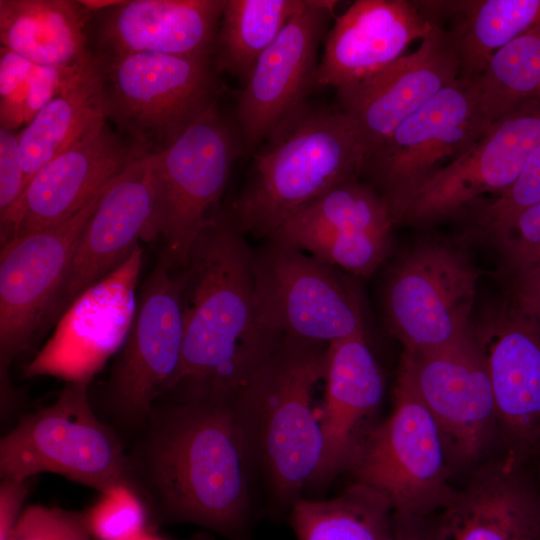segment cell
<instances>
[{"mask_svg":"<svg viewBox=\"0 0 540 540\" xmlns=\"http://www.w3.org/2000/svg\"><path fill=\"white\" fill-rule=\"evenodd\" d=\"M128 454L131 485L159 520L244 540L250 523V460L234 401L155 405Z\"/></svg>","mask_w":540,"mask_h":540,"instance_id":"6da1fadb","label":"cell"},{"mask_svg":"<svg viewBox=\"0 0 540 540\" xmlns=\"http://www.w3.org/2000/svg\"><path fill=\"white\" fill-rule=\"evenodd\" d=\"M183 307L174 401H234L278 345L281 335L260 312L253 250L228 212H219L176 270Z\"/></svg>","mask_w":540,"mask_h":540,"instance_id":"7a4b0ae2","label":"cell"},{"mask_svg":"<svg viewBox=\"0 0 540 540\" xmlns=\"http://www.w3.org/2000/svg\"><path fill=\"white\" fill-rule=\"evenodd\" d=\"M329 344L282 336L234 400L250 460L266 476L275 502L290 506L313 478L323 452L321 406Z\"/></svg>","mask_w":540,"mask_h":540,"instance_id":"3957f363","label":"cell"},{"mask_svg":"<svg viewBox=\"0 0 540 540\" xmlns=\"http://www.w3.org/2000/svg\"><path fill=\"white\" fill-rule=\"evenodd\" d=\"M364 163L347 117L305 104L266 139L229 213L242 234L267 239L331 188L360 178Z\"/></svg>","mask_w":540,"mask_h":540,"instance_id":"277c9868","label":"cell"},{"mask_svg":"<svg viewBox=\"0 0 540 540\" xmlns=\"http://www.w3.org/2000/svg\"><path fill=\"white\" fill-rule=\"evenodd\" d=\"M243 150L237 125L216 103L153 155L155 196L148 241L161 240L160 259L172 270L186 264L197 237L220 212L233 164Z\"/></svg>","mask_w":540,"mask_h":540,"instance_id":"5b68a950","label":"cell"},{"mask_svg":"<svg viewBox=\"0 0 540 540\" xmlns=\"http://www.w3.org/2000/svg\"><path fill=\"white\" fill-rule=\"evenodd\" d=\"M100 63L105 119L138 155L162 152L218 103L212 59L137 53Z\"/></svg>","mask_w":540,"mask_h":540,"instance_id":"8992f818","label":"cell"},{"mask_svg":"<svg viewBox=\"0 0 540 540\" xmlns=\"http://www.w3.org/2000/svg\"><path fill=\"white\" fill-rule=\"evenodd\" d=\"M88 385L66 383L55 402L24 415L1 438V479L23 481L48 472L100 493L131 485L128 454L93 412Z\"/></svg>","mask_w":540,"mask_h":540,"instance_id":"52a82bcc","label":"cell"},{"mask_svg":"<svg viewBox=\"0 0 540 540\" xmlns=\"http://www.w3.org/2000/svg\"><path fill=\"white\" fill-rule=\"evenodd\" d=\"M394 407L361 440L347 470L379 492L394 514L426 518L452 498L448 457L439 428L400 361Z\"/></svg>","mask_w":540,"mask_h":540,"instance_id":"ba28073f","label":"cell"},{"mask_svg":"<svg viewBox=\"0 0 540 540\" xmlns=\"http://www.w3.org/2000/svg\"><path fill=\"white\" fill-rule=\"evenodd\" d=\"M480 276L467 252L449 241H424L404 253L383 287L386 322L404 352H431L462 337Z\"/></svg>","mask_w":540,"mask_h":540,"instance_id":"9c48e42d","label":"cell"},{"mask_svg":"<svg viewBox=\"0 0 540 540\" xmlns=\"http://www.w3.org/2000/svg\"><path fill=\"white\" fill-rule=\"evenodd\" d=\"M253 269L260 312L279 335L325 344L365 335L347 272L274 238L253 251Z\"/></svg>","mask_w":540,"mask_h":540,"instance_id":"30bf717a","label":"cell"},{"mask_svg":"<svg viewBox=\"0 0 540 540\" xmlns=\"http://www.w3.org/2000/svg\"><path fill=\"white\" fill-rule=\"evenodd\" d=\"M105 189L66 220L1 245L0 379L5 410L12 404L9 368L46 330L78 238Z\"/></svg>","mask_w":540,"mask_h":540,"instance_id":"8fae6325","label":"cell"},{"mask_svg":"<svg viewBox=\"0 0 540 540\" xmlns=\"http://www.w3.org/2000/svg\"><path fill=\"white\" fill-rule=\"evenodd\" d=\"M490 124L474 81L458 78L386 138L366 159L362 175L392 212L426 179L465 153Z\"/></svg>","mask_w":540,"mask_h":540,"instance_id":"7c38bea8","label":"cell"},{"mask_svg":"<svg viewBox=\"0 0 540 540\" xmlns=\"http://www.w3.org/2000/svg\"><path fill=\"white\" fill-rule=\"evenodd\" d=\"M183 307L178 273L161 259L143 281L130 332L107 383L112 416L142 428L181 364Z\"/></svg>","mask_w":540,"mask_h":540,"instance_id":"4fadbf2b","label":"cell"},{"mask_svg":"<svg viewBox=\"0 0 540 540\" xmlns=\"http://www.w3.org/2000/svg\"><path fill=\"white\" fill-rule=\"evenodd\" d=\"M540 145V107L493 121L480 139L411 192L391 212L394 225H430L508 189Z\"/></svg>","mask_w":540,"mask_h":540,"instance_id":"5bb4252c","label":"cell"},{"mask_svg":"<svg viewBox=\"0 0 540 540\" xmlns=\"http://www.w3.org/2000/svg\"><path fill=\"white\" fill-rule=\"evenodd\" d=\"M142 258L139 244L73 301L24 367L25 378L52 376L66 383H90L126 342L137 309Z\"/></svg>","mask_w":540,"mask_h":540,"instance_id":"9a60e30c","label":"cell"},{"mask_svg":"<svg viewBox=\"0 0 540 540\" xmlns=\"http://www.w3.org/2000/svg\"><path fill=\"white\" fill-rule=\"evenodd\" d=\"M434 418L449 461L468 464L487 446L497 423L493 391L483 355L469 330L437 350L401 360Z\"/></svg>","mask_w":540,"mask_h":540,"instance_id":"2e32d148","label":"cell"},{"mask_svg":"<svg viewBox=\"0 0 540 540\" xmlns=\"http://www.w3.org/2000/svg\"><path fill=\"white\" fill-rule=\"evenodd\" d=\"M393 226L385 199L357 178L316 198L268 238L351 275L369 277L389 256Z\"/></svg>","mask_w":540,"mask_h":540,"instance_id":"e0dca14e","label":"cell"},{"mask_svg":"<svg viewBox=\"0 0 540 540\" xmlns=\"http://www.w3.org/2000/svg\"><path fill=\"white\" fill-rule=\"evenodd\" d=\"M337 1L308 0L260 55L239 95L237 127L245 150L268 139L304 105Z\"/></svg>","mask_w":540,"mask_h":540,"instance_id":"ac0fdd59","label":"cell"},{"mask_svg":"<svg viewBox=\"0 0 540 540\" xmlns=\"http://www.w3.org/2000/svg\"><path fill=\"white\" fill-rule=\"evenodd\" d=\"M459 78V64L443 26L412 53L378 72L336 89L340 110L351 123L366 159L407 118Z\"/></svg>","mask_w":540,"mask_h":540,"instance_id":"d6986e66","label":"cell"},{"mask_svg":"<svg viewBox=\"0 0 540 540\" xmlns=\"http://www.w3.org/2000/svg\"><path fill=\"white\" fill-rule=\"evenodd\" d=\"M153 155H139L108 184L78 238L46 329L87 288L107 276L148 241L154 212Z\"/></svg>","mask_w":540,"mask_h":540,"instance_id":"ffe728a7","label":"cell"},{"mask_svg":"<svg viewBox=\"0 0 540 540\" xmlns=\"http://www.w3.org/2000/svg\"><path fill=\"white\" fill-rule=\"evenodd\" d=\"M471 331L488 371L510 454L540 444V329L514 303L490 309Z\"/></svg>","mask_w":540,"mask_h":540,"instance_id":"44dd1931","label":"cell"},{"mask_svg":"<svg viewBox=\"0 0 540 540\" xmlns=\"http://www.w3.org/2000/svg\"><path fill=\"white\" fill-rule=\"evenodd\" d=\"M136 156L106 120L99 122L32 177L15 209L8 241L71 217Z\"/></svg>","mask_w":540,"mask_h":540,"instance_id":"7402d4cb","label":"cell"},{"mask_svg":"<svg viewBox=\"0 0 540 540\" xmlns=\"http://www.w3.org/2000/svg\"><path fill=\"white\" fill-rule=\"evenodd\" d=\"M225 0L115 1L97 13V59L137 53L212 59Z\"/></svg>","mask_w":540,"mask_h":540,"instance_id":"603a6c76","label":"cell"},{"mask_svg":"<svg viewBox=\"0 0 540 540\" xmlns=\"http://www.w3.org/2000/svg\"><path fill=\"white\" fill-rule=\"evenodd\" d=\"M417 1L357 0L328 30L315 86L358 82L402 57L414 41L439 27Z\"/></svg>","mask_w":540,"mask_h":540,"instance_id":"cb8c5ba5","label":"cell"},{"mask_svg":"<svg viewBox=\"0 0 540 540\" xmlns=\"http://www.w3.org/2000/svg\"><path fill=\"white\" fill-rule=\"evenodd\" d=\"M321 404L323 452L308 486L324 487L348 469L384 394L382 371L365 335L334 341L327 351Z\"/></svg>","mask_w":540,"mask_h":540,"instance_id":"d4e9b609","label":"cell"},{"mask_svg":"<svg viewBox=\"0 0 540 540\" xmlns=\"http://www.w3.org/2000/svg\"><path fill=\"white\" fill-rule=\"evenodd\" d=\"M510 454L480 469L430 519L429 540H540V493Z\"/></svg>","mask_w":540,"mask_h":540,"instance_id":"484cf974","label":"cell"},{"mask_svg":"<svg viewBox=\"0 0 540 540\" xmlns=\"http://www.w3.org/2000/svg\"><path fill=\"white\" fill-rule=\"evenodd\" d=\"M92 14L84 1L0 0L1 46L39 65L85 62Z\"/></svg>","mask_w":540,"mask_h":540,"instance_id":"4316f807","label":"cell"},{"mask_svg":"<svg viewBox=\"0 0 540 540\" xmlns=\"http://www.w3.org/2000/svg\"><path fill=\"white\" fill-rule=\"evenodd\" d=\"M438 25L450 20L449 35L459 78L473 81L492 56L540 22V0L417 1Z\"/></svg>","mask_w":540,"mask_h":540,"instance_id":"83f0119b","label":"cell"},{"mask_svg":"<svg viewBox=\"0 0 540 540\" xmlns=\"http://www.w3.org/2000/svg\"><path fill=\"white\" fill-rule=\"evenodd\" d=\"M103 120V72L95 56L73 84L18 132L25 189L40 168Z\"/></svg>","mask_w":540,"mask_h":540,"instance_id":"f1b7e54d","label":"cell"},{"mask_svg":"<svg viewBox=\"0 0 540 540\" xmlns=\"http://www.w3.org/2000/svg\"><path fill=\"white\" fill-rule=\"evenodd\" d=\"M290 521L298 540H395L390 503L358 482L332 499H298Z\"/></svg>","mask_w":540,"mask_h":540,"instance_id":"f546056e","label":"cell"},{"mask_svg":"<svg viewBox=\"0 0 540 540\" xmlns=\"http://www.w3.org/2000/svg\"><path fill=\"white\" fill-rule=\"evenodd\" d=\"M308 0H225L213 63L245 82L260 55Z\"/></svg>","mask_w":540,"mask_h":540,"instance_id":"4dcf8cb0","label":"cell"},{"mask_svg":"<svg viewBox=\"0 0 540 540\" xmlns=\"http://www.w3.org/2000/svg\"><path fill=\"white\" fill-rule=\"evenodd\" d=\"M490 123L527 107H540V22L497 51L473 80Z\"/></svg>","mask_w":540,"mask_h":540,"instance_id":"1f68e13d","label":"cell"},{"mask_svg":"<svg viewBox=\"0 0 540 540\" xmlns=\"http://www.w3.org/2000/svg\"><path fill=\"white\" fill-rule=\"evenodd\" d=\"M73 65L36 64L29 78L10 96L0 99L2 129L25 127L51 100L59 96L94 59Z\"/></svg>","mask_w":540,"mask_h":540,"instance_id":"d6a6232c","label":"cell"},{"mask_svg":"<svg viewBox=\"0 0 540 540\" xmlns=\"http://www.w3.org/2000/svg\"><path fill=\"white\" fill-rule=\"evenodd\" d=\"M86 514L95 540H134L148 531V510L140 494L130 484L113 486Z\"/></svg>","mask_w":540,"mask_h":540,"instance_id":"836d02e7","label":"cell"},{"mask_svg":"<svg viewBox=\"0 0 540 540\" xmlns=\"http://www.w3.org/2000/svg\"><path fill=\"white\" fill-rule=\"evenodd\" d=\"M540 202V145L526 161L512 185L474 209L477 229L492 238L500 235L527 208Z\"/></svg>","mask_w":540,"mask_h":540,"instance_id":"e575fe53","label":"cell"},{"mask_svg":"<svg viewBox=\"0 0 540 540\" xmlns=\"http://www.w3.org/2000/svg\"><path fill=\"white\" fill-rule=\"evenodd\" d=\"M85 512L31 505L25 508L7 540H92Z\"/></svg>","mask_w":540,"mask_h":540,"instance_id":"d590c367","label":"cell"},{"mask_svg":"<svg viewBox=\"0 0 540 540\" xmlns=\"http://www.w3.org/2000/svg\"><path fill=\"white\" fill-rule=\"evenodd\" d=\"M494 241L517 273L540 260V202L521 212Z\"/></svg>","mask_w":540,"mask_h":540,"instance_id":"8d00e7d4","label":"cell"},{"mask_svg":"<svg viewBox=\"0 0 540 540\" xmlns=\"http://www.w3.org/2000/svg\"><path fill=\"white\" fill-rule=\"evenodd\" d=\"M25 190L18 132L0 129V228L1 245L9 239L15 209Z\"/></svg>","mask_w":540,"mask_h":540,"instance_id":"74e56055","label":"cell"},{"mask_svg":"<svg viewBox=\"0 0 540 540\" xmlns=\"http://www.w3.org/2000/svg\"><path fill=\"white\" fill-rule=\"evenodd\" d=\"M513 301L540 329V260L515 273Z\"/></svg>","mask_w":540,"mask_h":540,"instance_id":"f35d334b","label":"cell"},{"mask_svg":"<svg viewBox=\"0 0 540 540\" xmlns=\"http://www.w3.org/2000/svg\"><path fill=\"white\" fill-rule=\"evenodd\" d=\"M28 480L2 479L0 485V540H7L28 495Z\"/></svg>","mask_w":540,"mask_h":540,"instance_id":"ab89813d","label":"cell"},{"mask_svg":"<svg viewBox=\"0 0 540 540\" xmlns=\"http://www.w3.org/2000/svg\"><path fill=\"white\" fill-rule=\"evenodd\" d=\"M35 63L0 46V99L10 96L32 73Z\"/></svg>","mask_w":540,"mask_h":540,"instance_id":"60d3db41","label":"cell"},{"mask_svg":"<svg viewBox=\"0 0 540 540\" xmlns=\"http://www.w3.org/2000/svg\"><path fill=\"white\" fill-rule=\"evenodd\" d=\"M395 540H429L430 517L416 518L394 514Z\"/></svg>","mask_w":540,"mask_h":540,"instance_id":"b9f144b4","label":"cell"},{"mask_svg":"<svg viewBox=\"0 0 540 540\" xmlns=\"http://www.w3.org/2000/svg\"><path fill=\"white\" fill-rule=\"evenodd\" d=\"M134 540H165V539L158 536L157 534H155L149 529L148 531L144 532L143 534H141Z\"/></svg>","mask_w":540,"mask_h":540,"instance_id":"7bdbcfd3","label":"cell"},{"mask_svg":"<svg viewBox=\"0 0 540 540\" xmlns=\"http://www.w3.org/2000/svg\"><path fill=\"white\" fill-rule=\"evenodd\" d=\"M538 449L540 450V444H539V446H538Z\"/></svg>","mask_w":540,"mask_h":540,"instance_id":"ee69618b","label":"cell"}]
</instances>
